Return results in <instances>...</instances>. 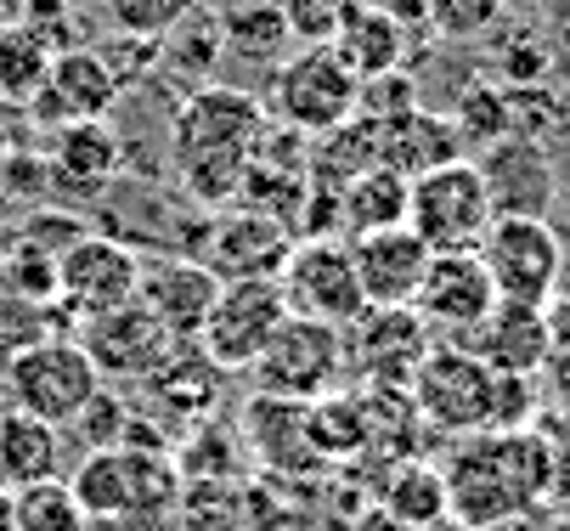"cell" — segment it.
Returning <instances> with one entry per match:
<instances>
[{"label": "cell", "instance_id": "d6986e66", "mask_svg": "<svg viewBox=\"0 0 570 531\" xmlns=\"http://www.w3.org/2000/svg\"><path fill=\"white\" fill-rule=\"evenodd\" d=\"M141 306L165 323L170 340H198L204 323H209V306L220 294V277L204 266V260H158V266H141Z\"/></svg>", "mask_w": 570, "mask_h": 531}, {"label": "cell", "instance_id": "f6af8a7d", "mask_svg": "<svg viewBox=\"0 0 570 531\" xmlns=\"http://www.w3.org/2000/svg\"><path fill=\"white\" fill-rule=\"evenodd\" d=\"M0 531H18V509H12V486H0Z\"/></svg>", "mask_w": 570, "mask_h": 531}, {"label": "cell", "instance_id": "836d02e7", "mask_svg": "<svg viewBox=\"0 0 570 531\" xmlns=\"http://www.w3.org/2000/svg\"><path fill=\"white\" fill-rule=\"evenodd\" d=\"M424 12H430V29L441 40H474V35L503 23L509 0H424Z\"/></svg>", "mask_w": 570, "mask_h": 531}, {"label": "cell", "instance_id": "e0dca14e", "mask_svg": "<svg viewBox=\"0 0 570 531\" xmlns=\"http://www.w3.org/2000/svg\"><path fill=\"white\" fill-rule=\"evenodd\" d=\"M141 396H147V407L158 413V419H187V424H198V419H209L215 407H220V385H226V367L198 345V340H176L165 356H158L141 378Z\"/></svg>", "mask_w": 570, "mask_h": 531}, {"label": "cell", "instance_id": "6da1fadb", "mask_svg": "<svg viewBox=\"0 0 570 531\" xmlns=\"http://www.w3.org/2000/svg\"><path fill=\"white\" fill-rule=\"evenodd\" d=\"M272 125L266 102L243 86H193L176 114H170V159L181 176V193L193 204L226 209L243 193V170H249V154L261 130Z\"/></svg>", "mask_w": 570, "mask_h": 531}, {"label": "cell", "instance_id": "4316f807", "mask_svg": "<svg viewBox=\"0 0 570 531\" xmlns=\"http://www.w3.org/2000/svg\"><path fill=\"white\" fill-rule=\"evenodd\" d=\"M62 464V435L57 424L12 407L0 413V486H29V481H46L57 475Z\"/></svg>", "mask_w": 570, "mask_h": 531}, {"label": "cell", "instance_id": "277c9868", "mask_svg": "<svg viewBox=\"0 0 570 531\" xmlns=\"http://www.w3.org/2000/svg\"><path fill=\"white\" fill-rule=\"evenodd\" d=\"M255 385L266 396H283V402H316V396H334L351 373V345H345V328L334 323H316V317H299L288 312V323L272 334V345L249 362Z\"/></svg>", "mask_w": 570, "mask_h": 531}, {"label": "cell", "instance_id": "8d00e7d4", "mask_svg": "<svg viewBox=\"0 0 570 531\" xmlns=\"http://www.w3.org/2000/svg\"><path fill=\"white\" fill-rule=\"evenodd\" d=\"M406 108H419V86L406 80V68H390V73H373V80H362V102H356V114L390 125V119H401Z\"/></svg>", "mask_w": 570, "mask_h": 531}, {"label": "cell", "instance_id": "30bf717a", "mask_svg": "<svg viewBox=\"0 0 570 531\" xmlns=\"http://www.w3.org/2000/svg\"><path fill=\"white\" fill-rule=\"evenodd\" d=\"M141 255L136 244L114 238V233H86L73 238L62 255H57V306L79 323L91 312H108V306H125L141 288Z\"/></svg>", "mask_w": 570, "mask_h": 531}, {"label": "cell", "instance_id": "7c38bea8", "mask_svg": "<svg viewBox=\"0 0 570 531\" xmlns=\"http://www.w3.org/2000/svg\"><path fill=\"white\" fill-rule=\"evenodd\" d=\"M345 345H351V367L373 391H406L419 362L430 356L435 334L424 328V317L413 306H367L345 328Z\"/></svg>", "mask_w": 570, "mask_h": 531}, {"label": "cell", "instance_id": "9c48e42d", "mask_svg": "<svg viewBox=\"0 0 570 531\" xmlns=\"http://www.w3.org/2000/svg\"><path fill=\"white\" fill-rule=\"evenodd\" d=\"M288 323V294L277 277H237V283H220L215 306H209V323L198 334V345L226 367V373H249V362L272 345V334Z\"/></svg>", "mask_w": 570, "mask_h": 531}, {"label": "cell", "instance_id": "5bb4252c", "mask_svg": "<svg viewBox=\"0 0 570 531\" xmlns=\"http://www.w3.org/2000/svg\"><path fill=\"white\" fill-rule=\"evenodd\" d=\"M498 306V288L485 277L474 249H452V255H430V272L413 294V312L424 317L430 334H446L452 345H463Z\"/></svg>", "mask_w": 570, "mask_h": 531}, {"label": "cell", "instance_id": "ab89813d", "mask_svg": "<svg viewBox=\"0 0 570 531\" xmlns=\"http://www.w3.org/2000/svg\"><path fill=\"white\" fill-rule=\"evenodd\" d=\"M277 7L288 18L294 46H311V40H334V29H340L351 0H277Z\"/></svg>", "mask_w": 570, "mask_h": 531}, {"label": "cell", "instance_id": "e575fe53", "mask_svg": "<svg viewBox=\"0 0 570 531\" xmlns=\"http://www.w3.org/2000/svg\"><path fill=\"white\" fill-rule=\"evenodd\" d=\"M97 46V57L108 62V73L119 80V91H130L141 73H153L158 68V35H136V29H114V35H102V40H91Z\"/></svg>", "mask_w": 570, "mask_h": 531}, {"label": "cell", "instance_id": "1f68e13d", "mask_svg": "<svg viewBox=\"0 0 570 531\" xmlns=\"http://www.w3.org/2000/svg\"><path fill=\"white\" fill-rule=\"evenodd\" d=\"M51 46H40L23 23H7L0 29V97L7 102H29L35 86L46 80V68H51Z\"/></svg>", "mask_w": 570, "mask_h": 531}, {"label": "cell", "instance_id": "74e56055", "mask_svg": "<svg viewBox=\"0 0 570 531\" xmlns=\"http://www.w3.org/2000/svg\"><path fill=\"white\" fill-rule=\"evenodd\" d=\"M130 419H136V407H130V402H119V396L102 385V391L86 402V413L73 419V430L86 435L91 446H119V441H125V430H130Z\"/></svg>", "mask_w": 570, "mask_h": 531}, {"label": "cell", "instance_id": "bcb514c9", "mask_svg": "<svg viewBox=\"0 0 570 531\" xmlns=\"http://www.w3.org/2000/svg\"><path fill=\"white\" fill-rule=\"evenodd\" d=\"M18 12H23V0H0V29L18 23Z\"/></svg>", "mask_w": 570, "mask_h": 531}, {"label": "cell", "instance_id": "ba28073f", "mask_svg": "<svg viewBox=\"0 0 570 531\" xmlns=\"http://www.w3.org/2000/svg\"><path fill=\"white\" fill-rule=\"evenodd\" d=\"M413 413L446 435H480L492 430V367H485L469 345H430L419 362L413 385Z\"/></svg>", "mask_w": 570, "mask_h": 531}, {"label": "cell", "instance_id": "d6a6232c", "mask_svg": "<svg viewBox=\"0 0 570 531\" xmlns=\"http://www.w3.org/2000/svg\"><path fill=\"white\" fill-rule=\"evenodd\" d=\"M452 125H458L463 147H492V141L514 136V130H509V91H498V86H469L463 102H458V114H452Z\"/></svg>", "mask_w": 570, "mask_h": 531}, {"label": "cell", "instance_id": "d4e9b609", "mask_svg": "<svg viewBox=\"0 0 570 531\" xmlns=\"http://www.w3.org/2000/svg\"><path fill=\"white\" fill-rule=\"evenodd\" d=\"M328 46L345 57V68L356 80H373V73H390V68L406 62V29L379 7V0H351Z\"/></svg>", "mask_w": 570, "mask_h": 531}, {"label": "cell", "instance_id": "3957f363", "mask_svg": "<svg viewBox=\"0 0 570 531\" xmlns=\"http://www.w3.org/2000/svg\"><path fill=\"white\" fill-rule=\"evenodd\" d=\"M362 80L345 68V57L328 40L294 46L272 73H266V114L299 136H322L356 114Z\"/></svg>", "mask_w": 570, "mask_h": 531}, {"label": "cell", "instance_id": "f546056e", "mask_svg": "<svg viewBox=\"0 0 570 531\" xmlns=\"http://www.w3.org/2000/svg\"><path fill=\"white\" fill-rule=\"evenodd\" d=\"M384 509H390V520L406 525V531L441 525V520L452 514V503H446V475L430 470V464H406V470L384 486Z\"/></svg>", "mask_w": 570, "mask_h": 531}, {"label": "cell", "instance_id": "cb8c5ba5", "mask_svg": "<svg viewBox=\"0 0 570 531\" xmlns=\"http://www.w3.org/2000/svg\"><path fill=\"white\" fill-rule=\"evenodd\" d=\"M226 62V29H220V12L215 7H187L165 35H158V68L170 73V80H181L187 91L193 86H209L215 73Z\"/></svg>", "mask_w": 570, "mask_h": 531}, {"label": "cell", "instance_id": "8992f818", "mask_svg": "<svg viewBox=\"0 0 570 531\" xmlns=\"http://www.w3.org/2000/svg\"><path fill=\"white\" fill-rule=\"evenodd\" d=\"M492 220H498V209H492V187H485L480 165L452 159V165H435V170L413 176V193H406V226L430 244V255L480 249V238H485Z\"/></svg>", "mask_w": 570, "mask_h": 531}, {"label": "cell", "instance_id": "4dcf8cb0", "mask_svg": "<svg viewBox=\"0 0 570 531\" xmlns=\"http://www.w3.org/2000/svg\"><path fill=\"white\" fill-rule=\"evenodd\" d=\"M12 509H18V531H86V509H79L73 486L62 475L12 486Z\"/></svg>", "mask_w": 570, "mask_h": 531}, {"label": "cell", "instance_id": "60d3db41", "mask_svg": "<svg viewBox=\"0 0 570 531\" xmlns=\"http://www.w3.org/2000/svg\"><path fill=\"white\" fill-rule=\"evenodd\" d=\"M187 7H198V0H108L114 29H136V35H165Z\"/></svg>", "mask_w": 570, "mask_h": 531}, {"label": "cell", "instance_id": "8fae6325", "mask_svg": "<svg viewBox=\"0 0 570 531\" xmlns=\"http://www.w3.org/2000/svg\"><path fill=\"white\" fill-rule=\"evenodd\" d=\"M277 283L288 294V312L316 317V323L351 328L367 312V294L356 283V260H351L345 238H305V244H294V255H288Z\"/></svg>", "mask_w": 570, "mask_h": 531}, {"label": "cell", "instance_id": "ffe728a7", "mask_svg": "<svg viewBox=\"0 0 570 531\" xmlns=\"http://www.w3.org/2000/svg\"><path fill=\"white\" fill-rule=\"evenodd\" d=\"M492 373H525L537 378L553 362V334H548V306H509L498 299L492 317H485L469 340H463Z\"/></svg>", "mask_w": 570, "mask_h": 531}, {"label": "cell", "instance_id": "2e32d148", "mask_svg": "<svg viewBox=\"0 0 570 531\" xmlns=\"http://www.w3.org/2000/svg\"><path fill=\"white\" fill-rule=\"evenodd\" d=\"M114 102H125V91L108 73V62L97 57V46L86 40V46H68L51 57L46 80L35 86V97L23 108L40 130H57V125H79V119H108Z\"/></svg>", "mask_w": 570, "mask_h": 531}, {"label": "cell", "instance_id": "52a82bcc", "mask_svg": "<svg viewBox=\"0 0 570 531\" xmlns=\"http://www.w3.org/2000/svg\"><path fill=\"white\" fill-rule=\"evenodd\" d=\"M0 385H7L12 407L46 419V424H73L79 413H86V402L102 391V373L97 362L79 351V340H35L23 345L7 373H0Z\"/></svg>", "mask_w": 570, "mask_h": 531}, {"label": "cell", "instance_id": "603a6c76", "mask_svg": "<svg viewBox=\"0 0 570 531\" xmlns=\"http://www.w3.org/2000/svg\"><path fill=\"white\" fill-rule=\"evenodd\" d=\"M379 159L413 181V176H424V170H435V165L463 159V136H458V125H452L446 114H430V108L419 102V108H406L401 119L384 125Z\"/></svg>", "mask_w": 570, "mask_h": 531}, {"label": "cell", "instance_id": "5b68a950", "mask_svg": "<svg viewBox=\"0 0 570 531\" xmlns=\"http://www.w3.org/2000/svg\"><path fill=\"white\" fill-rule=\"evenodd\" d=\"M474 255L509 306H548L564 283V238L548 226V215H498Z\"/></svg>", "mask_w": 570, "mask_h": 531}, {"label": "cell", "instance_id": "f35d334b", "mask_svg": "<svg viewBox=\"0 0 570 531\" xmlns=\"http://www.w3.org/2000/svg\"><path fill=\"white\" fill-rule=\"evenodd\" d=\"M86 233H91V226L79 220V215H62V209H40V215H29V220L18 226L12 238H18L23 249H40V255H51V260H57V255H62V249H68L73 238H86Z\"/></svg>", "mask_w": 570, "mask_h": 531}, {"label": "cell", "instance_id": "ee69618b", "mask_svg": "<svg viewBox=\"0 0 570 531\" xmlns=\"http://www.w3.org/2000/svg\"><path fill=\"white\" fill-rule=\"evenodd\" d=\"M553 407L570 424V356H559V378H553Z\"/></svg>", "mask_w": 570, "mask_h": 531}, {"label": "cell", "instance_id": "ac0fdd59", "mask_svg": "<svg viewBox=\"0 0 570 531\" xmlns=\"http://www.w3.org/2000/svg\"><path fill=\"white\" fill-rule=\"evenodd\" d=\"M351 260H356V283L367 294V306H413V294L430 272V244L413 226H379V233H356L345 238Z\"/></svg>", "mask_w": 570, "mask_h": 531}, {"label": "cell", "instance_id": "7a4b0ae2", "mask_svg": "<svg viewBox=\"0 0 570 531\" xmlns=\"http://www.w3.org/2000/svg\"><path fill=\"white\" fill-rule=\"evenodd\" d=\"M446 475V503L463 525L492 531L503 520H520L525 509H537L553 492V446L548 435L525 430H480L469 435Z\"/></svg>", "mask_w": 570, "mask_h": 531}, {"label": "cell", "instance_id": "b9f144b4", "mask_svg": "<svg viewBox=\"0 0 570 531\" xmlns=\"http://www.w3.org/2000/svg\"><path fill=\"white\" fill-rule=\"evenodd\" d=\"M548 334H553V356H570V294L548 299Z\"/></svg>", "mask_w": 570, "mask_h": 531}, {"label": "cell", "instance_id": "9a60e30c", "mask_svg": "<svg viewBox=\"0 0 570 531\" xmlns=\"http://www.w3.org/2000/svg\"><path fill=\"white\" fill-rule=\"evenodd\" d=\"M73 340H79V351L97 362L102 385H136V378L176 345V340L165 334V323L141 306V294L125 299V306H108V312L79 317V334H73Z\"/></svg>", "mask_w": 570, "mask_h": 531}, {"label": "cell", "instance_id": "f1b7e54d", "mask_svg": "<svg viewBox=\"0 0 570 531\" xmlns=\"http://www.w3.org/2000/svg\"><path fill=\"white\" fill-rule=\"evenodd\" d=\"M220 29H226V57L261 62L266 73L283 62V46L294 40L277 0H237V7L220 12Z\"/></svg>", "mask_w": 570, "mask_h": 531}, {"label": "cell", "instance_id": "4fadbf2b", "mask_svg": "<svg viewBox=\"0 0 570 531\" xmlns=\"http://www.w3.org/2000/svg\"><path fill=\"white\" fill-rule=\"evenodd\" d=\"M294 226L272 209H226L209 220L204 233V266L220 277V283H237V277H283L288 255H294Z\"/></svg>", "mask_w": 570, "mask_h": 531}, {"label": "cell", "instance_id": "44dd1931", "mask_svg": "<svg viewBox=\"0 0 570 531\" xmlns=\"http://www.w3.org/2000/svg\"><path fill=\"white\" fill-rule=\"evenodd\" d=\"M480 176L492 187V209L498 215H542L553 204V170L548 154L531 136H503L485 147Z\"/></svg>", "mask_w": 570, "mask_h": 531}, {"label": "cell", "instance_id": "484cf974", "mask_svg": "<svg viewBox=\"0 0 570 531\" xmlns=\"http://www.w3.org/2000/svg\"><path fill=\"white\" fill-rule=\"evenodd\" d=\"M406 181L401 170H390L384 159L367 165L362 176H351L340 187V238H356V233H379V226H401L406 220Z\"/></svg>", "mask_w": 570, "mask_h": 531}, {"label": "cell", "instance_id": "83f0119b", "mask_svg": "<svg viewBox=\"0 0 570 531\" xmlns=\"http://www.w3.org/2000/svg\"><path fill=\"white\" fill-rule=\"evenodd\" d=\"M311 181L316 187H345L351 176H362L367 165H379V141H384V125L367 119V114H351L345 125L311 136Z\"/></svg>", "mask_w": 570, "mask_h": 531}, {"label": "cell", "instance_id": "7bdbcfd3", "mask_svg": "<svg viewBox=\"0 0 570 531\" xmlns=\"http://www.w3.org/2000/svg\"><path fill=\"white\" fill-rule=\"evenodd\" d=\"M379 7H384V12H390V18L401 23V29H413V23H424V29H430V12H424V0H379ZM430 35H435V29H430Z\"/></svg>", "mask_w": 570, "mask_h": 531}, {"label": "cell", "instance_id": "d590c367", "mask_svg": "<svg viewBox=\"0 0 570 531\" xmlns=\"http://www.w3.org/2000/svg\"><path fill=\"white\" fill-rule=\"evenodd\" d=\"M18 23H23L40 46H51V51H68V46H86V40H91L86 23H79V12H73V0H23Z\"/></svg>", "mask_w": 570, "mask_h": 531}, {"label": "cell", "instance_id": "7402d4cb", "mask_svg": "<svg viewBox=\"0 0 570 531\" xmlns=\"http://www.w3.org/2000/svg\"><path fill=\"white\" fill-rule=\"evenodd\" d=\"M46 176L57 187H79V193H102L119 176V136L108 119H79V125H57L46 130Z\"/></svg>", "mask_w": 570, "mask_h": 531}]
</instances>
